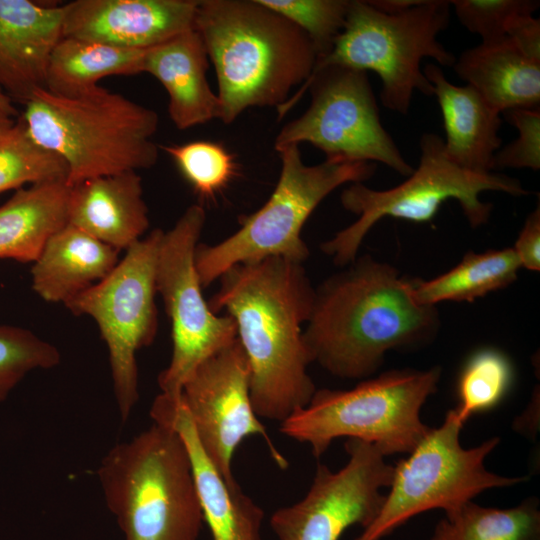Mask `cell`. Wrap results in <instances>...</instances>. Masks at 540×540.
<instances>
[{"instance_id": "cell-1", "label": "cell", "mask_w": 540, "mask_h": 540, "mask_svg": "<svg viewBox=\"0 0 540 540\" xmlns=\"http://www.w3.org/2000/svg\"><path fill=\"white\" fill-rule=\"evenodd\" d=\"M218 280L208 305L235 322L249 363L254 411L281 423L317 390L303 339L315 288L302 263L280 257L235 265Z\"/></svg>"}, {"instance_id": "cell-2", "label": "cell", "mask_w": 540, "mask_h": 540, "mask_svg": "<svg viewBox=\"0 0 540 540\" xmlns=\"http://www.w3.org/2000/svg\"><path fill=\"white\" fill-rule=\"evenodd\" d=\"M416 278L370 255L315 288L303 339L311 361L333 376L363 379L385 354L429 341L440 325L435 306L413 296Z\"/></svg>"}, {"instance_id": "cell-3", "label": "cell", "mask_w": 540, "mask_h": 540, "mask_svg": "<svg viewBox=\"0 0 540 540\" xmlns=\"http://www.w3.org/2000/svg\"><path fill=\"white\" fill-rule=\"evenodd\" d=\"M194 29L215 68L224 124L250 107L278 109L316 64L309 37L259 0H199Z\"/></svg>"}, {"instance_id": "cell-4", "label": "cell", "mask_w": 540, "mask_h": 540, "mask_svg": "<svg viewBox=\"0 0 540 540\" xmlns=\"http://www.w3.org/2000/svg\"><path fill=\"white\" fill-rule=\"evenodd\" d=\"M21 115L32 140L59 156L67 185L154 166L152 141L158 114L121 94L97 86L75 97L36 89Z\"/></svg>"}, {"instance_id": "cell-5", "label": "cell", "mask_w": 540, "mask_h": 540, "mask_svg": "<svg viewBox=\"0 0 540 540\" xmlns=\"http://www.w3.org/2000/svg\"><path fill=\"white\" fill-rule=\"evenodd\" d=\"M97 475L122 540H198L204 519L192 464L171 427L153 423L116 444Z\"/></svg>"}, {"instance_id": "cell-6", "label": "cell", "mask_w": 540, "mask_h": 540, "mask_svg": "<svg viewBox=\"0 0 540 540\" xmlns=\"http://www.w3.org/2000/svg\"><path fill=\"white\" fill-rule=\"evenodd\" d=\"M440 377L439 366L395 369L348 390H316L305 407L280 423V432L308 444L316 458L338 438L371 443L385 456L408 454L429 430L420 412Z\"/></svg>"}, {"instance_id": "cell-7", "label": "cell", "mask_w": 540, "mask_h": 540, "mask_svg": "<svg viewBox=\"0 0 540 540\" xmlns=\"http://www.w3.org/2000/svg\"><path fill=\"white\" fill-rule=\"evenodd\" d=\"M450 8L447 0H420L406 10L386 13L368 1L350 0L342 32L313 71L329 65L373 71L381 79L383 106L406 115L416 90L433 95L421 61L428 57L447 67L456 61L437 39L449 25Z\"/></svg>"}, {"instance_id": "cell-8", "label": "cell", "mask_w": 540, "mask_h": 540, "mask_svg": "<svg viewBox=\"0 0 540 540\" xmlns=\"http://www.w3.org/2000/svg\"><path fill=\"white\" fill-rule=\"evenodd\" d=\"M281 172L267 202L240 221V228L214 245L198 244L195 266L202 287H208L231 267L280 257L302 263L309 249L302 228L320 202L346 183H363L376 163L324 160L306 165L298 145L277 151Z\"/></svg>"}, {"instance_id": "cell-9", "label": "cell", "mask_w": 540, "mask_h": 540, "mask_svg": "<svg viewBox=\"0 0 540 540\" xmlns=\"http://www.w3.org/2000/svg\"><path fill=\"white\" fill-rule=\"evenodd\" d=\"M420 151L418 167L398 186L374 190L352 183L342 191V206L358 219L321 244L336 265L345 266L357 258L366 234L383 217L429 222L445 201L454 199L470 226L476 228L488 222L493 208L480 199L481 193L498 191L516 197L529 193L516 178L498 172L475 173L456 165L435 133L421 136Z\"/></svg>"}, {"instance_id": "cell-10", "label": "cell", "mask_w": 540, "mask_h": 540, "mask_svg": "<svg viewBox=\"0 0 540 540\" xmlns=\"http://www.w3.org/2000/svg\"><path fill=\"white\" fill-rule=\"evenodd\" d=\"M463 426L451 409L441 426L429 428L408 457L394 466L380 510L354 540H381L421 513L441 509L446 516L452 515L486 490L527 480L486 469L485 459L498 446L499 437L464 448L460 443Z\"/></svg>"}, {"instance_id": "cell-11", "label": "cell", "mask_w": 540, "mask_h": 540, "mask_svg": "<svg viewBox=\"0 0 540 540\" xmlns=\"http://www.w3.org/2000/svg\"><path fill=\"white\" fill-rule=\"evenodd\" d=\"M308 90V109L281 128L274 142L276 151L306 142L321 150L326 160L380 162L407 177L413 172L381 123L367 72L338 65L313 71L277 109L279 119Z\"/></svg>"}, {"instance_id": "cell-12", "label": "cell", "mask_w": 540, "mask_h": 540, "mask_svg": "<svg viewBox=\"0 0 540 540\" xmlns=\"http://www.w3.org/2000/svg\"><path fill=\"white\" fill-rule=\"evenodd\" d=\"M163 230H152L126 250L103 280L64 305L97 324L109 354L113 391L122 422L138 399L137 352L149 346L158 328L156 266Z\"/></svg>"}, {"instance_id": "cell-13", "label": "cell", "mask_w": 540, "mask_h": 540, "mask_svg": "<svg viewBox=\"0 0 540 540\" xmlns=\"http://www.w3.org/2000/svg\"><path fill=\"white\" fill-rule=\"evenodd\" d=\"M205 221L201 205L189 206L163 232L159 246L156 290L171 321L172 355L158 376V386L160 394L174 402L196 367L237 339L234 320L214 313L202 295L195 253Z\"/></svg>"}, {"instance_id": "cell-14", "label": "cell", "mask_w": 540, "mask_h": 540, "mask_svg": "<svg viewBox=\"0 0 540 540\" xmlns=\"http://www.w3.org/2000/svg\"><path fill=\"white\" fill-rule=\"evenodd\" d=\"M347 463L338 471L318 463L298 502L277 509L270 526L278 540H339L354 525L365 528L380 510L394 466L375 445L347 439Z\"/></svg>"}, {"instance_id": "cell-15", "label": "cell", "mask_w": 540, "mask_h": 540, "mask_svg": "<svg viewBox=\"0 0 540 540\" xmlns=\"http://www.w3.org/2000/svg\"><path fill=\"white\" fill-rule=\"evenodd\" d=\"M180 401L202 449L225 481H236L232 473L234 453L253 435L262 436L275 463L287 468V460L254 411L249 363L238 339L196 367L183 385Z\"/></svg>"}, {"instance_id": "cell-16", "label": "cell", "mask_w": 540, "mask_h": 540, "mask_svg": "<svg viewBox=\"0 0 540 540\" xmlns=\"http://www.w3.org/2000/svg\"><path fill=\"white\" fill-rule=\"evenodd\" d=\"M199 0H75L62 5V37L147 50L194 29Z\"/></svg>"}, {"instance_id": "cell-17", "label": "cell", "mask_w": 540, "mask_h": 540, "mask_svg": "<svg viewBox=\"0 0 540 540\" xmlns=\"http://www.w3.org/2000/svg\"><path fill=\"white\" fill-rule=\"evenodd\" d=\"M61 6L0 0V89L25 103L45 88L50 55L62 38Z\"/></svg>"}, {"instance_id": "cell-18", "label": "cell", "mask_w": 540, "mask_h": 540, "mask_svg": "<svg viewBox=\"0 0 540 540\" xmlns=\"http://www.w3.org/2000/svg\"><path fill=\"white\" fill-rule=\"evenodd\" d=\"M67 224L119 251L127 250L150 224L141 177L127 171L70 186Z\"/></svg>"}, {"instance_id": "cell-19", "label": "cell", "mask_w": 540, "mask_h": 540, "mask_svg": "<svg viewBox=\"0 0 540 540\" xmlns=\"http://www.w3.org/2000/svg\"><path fill=\"white\" fill-rule=\"evenodd\" d=\"M423 73L433 87L444 123V151L456 165L480 174L494 172V156L502 139L501 114L470 85L457 86L442 68L428 63Z\"/></svg>"}, {"instance_id": "cell-20", "label": "cell", "mask_w": 540, "mask_h": 540, "mask_svg": "<svg viewBox=\"0 0 540 540\" xmlns=\"http://www.w3.org/2000/svg\"><path fill=\"white\" fill-rule=\"evenodd\" d=\"M208 66L204 43L195 29L144 52L142 73L151 74L165 88L170 119L180 130L219 116L218 96L207 79Z\"/></svg>"}, {"instance_id": "cell-21", "label": "cell", "mask_w": 540, "mask_h": 540, "mask_svg": "<svg viewBox=\"0 0 540 540\" xmlns=\"http://www.w3.org/2000/svg\"><path fill=\"white\" fill-rule=\"evenodd\" d=\"M160 424L175 430L185 443L212 540H262L263 509L237 481L229 483L219 474L202 449L180 400L165 412Z\"/></svg>"}, {"instance_id": "cell-22", "label": "cell", "mask_w": 540, "mask_h": 540, "mask_svg": "<svg viewBox=\"0 0 540 540\" xmlns=\"http://www.w3.org/2000/svg\"><path fill=\"white\" fill-rule=\"evenodd\" d=\"M119 252L66 224L48 238L33 262L32 288L46 302L65 304L108 276Z\"/></svg>"}, {"instance_id": "cell-23", "label": "cell", "mask_w": 540, "mask_h": 540, "mask_svg": "<svg viewBox=\"0 0 540 540\" xmlns=\"http://www.w3.org/2000/svg\"><path fill=\"white\" fill-rule=\"evenodd\" d=\"M452 68L500 114L539 108L540 62L523 54L508 37L463 51Z\"/></svg>"}, {"instance_id": "cell-24", "label": "cell", "mask_w": 540, "mask_h": 540, "mask_svg": "<svg viewBox=\"0 0 540 540\" xmlns=\"http://www.w3.org/2000/svg\"><path fill=\"white\" fill-rule=\"evenodd\" d=\"M66 181L16 190L0 206V258L34 262L48 238L67 224Z\"/></svg>"}, {"instance_id": "cell-25", "label": "cell", "mask_w": 540, "mask_h": 540, "mask_svg": "<svg viewBox=\"0 0 540 540\" xmlns=\"http://www.w3.org/2000/svg\"><path fill=\"white\" fill-rule=\"evenodd\" d=\"M144 52L62 37L50 55L45 88L64 97L82 95L105 77L142 73Z\"/></svg>"}, {"instance_id": "cell-26", "label": "cell", "mask_w": 540, "mask_h": 540, "mask_svg": "<svg viewBox=\"0 0 540 540\" xmlns=\"http://www.w3.org/2000/svg\"><path fill=\"white\" fill-rule=\"evenodd\" d=\"M520 268L513 248L468 252L446 273L428 281L417 278L413 296L427 306L443 301L472 302L513 283Z\"/></svg>"}, {"instance_id": "cell-27", "label": "cell", "mask_w": 540, "mask_h": 540, "mask_svg": "<svg viewBox=\"0 0 540 540\" xmlns=\"http://www.w3.org/2000/svg\"><path fill=\"white\" fill-rule=\"evenodd\" d=\"M429 540H540L539 502L531 497L500 509L470 501L440 519Z\"/></svg>"}, {"instance_id": "cell-28", "label": "cell", "mask_w": 540, "mask_h": 540, "mask_svg": "<svg viewBox=\"0 0 540 540\" xmlns=\"http://www.w3.org/2000/svg\"><path fill=\"white\" fill-rule=\"evenodd\" d=\"M67 168L55 153L42 148L28 134L21 116L0 138V193L24 185L66 181Z\"/></svg>"}, {"instance_id": "cell-29", "label": "cell", "mask_w": 540, "mask_h": 540, "mask_svg": "<svg viewBox=\"0 0 540 540\" xmlns=\"http://www.w3.org/2000/svg\"><path fill=\"white\" fill-rule=\"evenodd\" d=\"M513 366L500 350L485 348L466 361L457 384L459 403L454 411L463 424L475 413L498 405L513 381Z\"/></svg>"}, {"instance_id": "cell-30", "label": "cell", "mask_w": 540, "mask_h": 540, "mask_svg": "<svg viewBox=\"0 0 540 540\" xmlns=\"http://www.w3.org/2000/svg\"><path fill=\"white\" fill-rule=\"evenodd\" d=\"M162 149L176 163L183 177L204 199H212L227 186L236 172L233 156L220 144L196 140Z\"/></svg>"}, {"instance_id": "cell-31", "label": "cell", "mask_w": 540, "mask_h": 540, "mask_svg": "<svg viewBox=\"0 0 540 540\" xmlns=\"http://www.w3.org/2000/svg\"><path fill=\"white\" fill-rule=\"evenodd\" d=\"M60 360L59 350L33 332L0 325V402L28 373L54 368Z\"/></svg>"}, {"instance_id": "cell-32", "label": "cell", "mask_w": 540, "mask_h": 540, "mask_svg": "<svg viewBox=\"0 0 540 540\" xmlns=\"http://www.w3.org/2000/svg\"><path fill=\"white\" fill-rule=\"evenodd\" d=\"M301 29L311 40L317 59L330 53L342 32L350 0H259Z\"/></svg>"}, {"instance_id": "cell-33", "label": "cell", "mask_w": 540, "mask_h": 540, "mask_svg": "<svg viewBox=\"0 0 540 540\" xmlns=\"http://www.w3.org/2000/svg\"><path fill=\"white\" fill-rule=\"evenodd\" d=\"M450 4L460 23L468 31L478 34L481 43L506 38L515 19L533 15L540 5L535 0H453Z\"/></svg>"}, {"instance_id": "cell-34", "label": "cell", "mask_w": 540, "mask_h": 540, "mask_svg": "<svg viewBox=\"0 0 540 540\" xmlns=\"http://www.w3.org/2000/svg\"><path fill=\"white\" fill-rule=\"evenodd\" d=\"M507 122L518 137L500 148L494 156V172L506 168H540V108H515L504 111Z\"/></svg>"}, {"instance_id": "cell-35", "label": "cell", "mask_w": 540, "mask_h": 540, "mask_svg": "<svg viewBox=\"0 0 540 540\" xmlns=\"http://www.w3.org/2000/svg\"><path fill=\"white\" fill-rule=\"evenodd\" d=\"M521 267L531 271L540 269V209L528 216L512 247Z\"/></svg>"}, {"instance_id": "cell-36", "label": "cell", "mask_w": 540, "mask_h": 540, "mask_svg": "<svg viewBox=\"0 0 540 540\" xmlns=\"http://www.w3.org/2000/svg\"><path fill=\"white\" fill-rule=\"evenodd\" d=\"M507 37L527 57L540 62V21L533 15H523L513 21Z\"/></svg>"}, {"instance_id": "cell-37", "label": "cell", "mask_w": 540, "mask_h": 540, "mask_svg": "<svg viewBox=\"0 0 540 540\" xmlns=\"http://www.w3.org/2000/svg\"><path fill=\"white\" fill-rule=\"evenodd\" d=\"M535 394L531 400L530 407L514 423V427L526 435H531L529 422H532L531 424L535 429H537L536 425L538 426V423H536V410H539V391L537 390Z\"/></svg>"}, {"instance_id": "cell-38", "label": "cell", "mask_w": 540, "mask_h": 540, "mask_svg": "<svg viewBox=\"0 0 540 540\" xmlns=\"http://www.w3.org/2000/svg\"><path fill=\"white\" fill-rule=\"evenodd\" d=\"M0 111L10 117L17 116L18 111L13 105V101L0 89Z\"/></svg>"}, {"instance_id": "cell-39", "label": "cell", "mask_w": 540, "mask_h": 540, "mask_svg": "<svg viewBox=\"0 0 540 540\" xmlns=\"http://www.w3.org/2000/svg\"><path fill=\"white\" fill-rule=\"evenodd\" d=\"M15 120L0 111V138L3 137L14 125Z\"/></svg>"}]
</instances>
